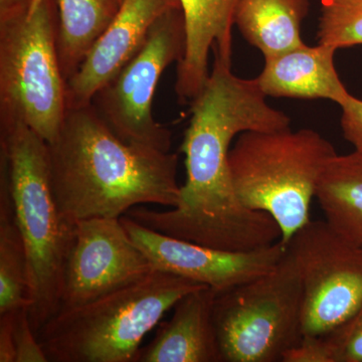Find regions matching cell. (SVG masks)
<instances>
[{
    "label": "cell",
    "mask_w": 362,
    "mask_h": 362,
    "mask_svg": "<svg viewBox=\"0 0 362 362\" xmlns=\"http://www.w3.org/2000/svg\"><path fill=\"white\" fill-rule=\"evenodd\" d=\"M257 78L237 77L232 63L214 56L201 93L192 102V118L180 151L187 180L171 211H143V225L202 246L249 252L270 244L277 233L268 214L252 211L235 194L228 154L235 138L247 131L289 128L291 119L267 102Z\"/></svg>",
    "instance_id": "1"
},
{
    "label": "cell",
    "mask_w": 362,
    "mask_h": 362,
    "mask_svg": "<svg viewBox=\"0 0 362 362\" xmlns=\"http://www.w3.org/2000/svg\"><path fill=\"white\" fill-rule=\"evenodd\" d=\"M47 147L52 192L71 223L180 202L177 154L123 141L92 104L68 109Z\"/></svg>",
    "instance_id": "2"
},
{
    "label": "cell",
    "mask_w": 362,
    "mask_h": 362,
    "mask_svg": "<svg viewBox=\"0 0 362 362\" xmlns=\"http://www.w3.org/2000/svg\"><path fill=\"white\" fill-rule=\"evenodd\" d=\"M0 164L4 166L16 223L28 256V311L35 333L61 310L66 263L76 223L66 220L54 199L49 147L21 123L0 126Z\"/></svg>",
    "instance_id": "3"
},
{
    "label": "cell",
    "mask_w": 362,
    "mask_h": 362,
    "mask_svg": "<svg viewBox=\"0 0 362 362\" xmlns=\"http://www.w3.org/2000/svg\"><path fill=\"white\" fill-rule=\"evenodd\" d=\"M204 287L154 271L89 303L59 311L37 332L52 362H138L144 337L188 293Z\"/></svg>",
    "instance_id": "4"
},
{
    "label": "cell",
    "mask_w": 362,
    "mask_h": 362,
    "mask_svg": "<svg viewBox=\"0 0 362 362\" xmlns=\"http://www.w3.org/2000/svg\"><path fill=\"white\" fill-rule=\"evenodd\" d=\"M334 146L312 129L247 131L228 154L230 176L247 209L270 214L289 240L310 221L312 201Z\"/></svg>",
    "instance_id": "5"
},
{
    "label": "cell",
    "mask_w": 362,
    "mask_h": 362,
    "mask_svg": "<svg viewBox=\"0 0 362 362\" xmlns=\"http://www.w3.org/2000/svg\"><path fill=\"white\" fill-rule=\"evenodd\" d=\"M66 111L54 0H33L25 13L0 21V126L23 124L49 143Z\"/></svg>",
    "instance_id": "6"
},
{
    "label": "cell",
    "mask_w": 362,
    "mask_h": 362,
    "mask_svg": "<svg viewBox=\"0 0 362 362\" xmlns=\"http://www.w3.org/2000/svg\"><path fill=\"white\" fill-rule=\"evenodd\" d=\"M303 289L292 255L271 271L216 295L214 321L223 362H282L302 332Z\"/></svg>",
    "instance_id": "7"
},
{
    "label": "cell",
    "mask_w": 362,
    "mask_h": 362,
    "mask_svg": "<svg viewBox=\"0 0 362 362\" xmlns=\"http://www.w3.org/2000/svg\"><path fill=\"white\" fill-rule=\"evenodd\" d=\"M185 49V16L176 7L162 14L141 49L93 97L98 115L123 141L170 151L171 132L154 119L152 102L162 74Z\"/></svg>",
    "instance_id": "8"
},
{
    "label": "cell",
    "mask_w": 362,
    "mask_h": 362,
    "mask_svg": "<svg viewBox=\"0 0 362 362\" xmlns=\"http://www.w3.org/2000/svg\"><path fill=\"white\" fill-rule=\"evenodd\" d=\"M303 289V335L325 337L362 306V247L326 221H310L288 243Z\"/></svg>",
    "instance_id": "9"
},
{
    "label": "cell",
    "mask_w": 362,
    "mask_h": 362,
    "mask_svg": "<svg viewBox=\"0 0 362 362\" xmlns=\"http://www.w3.org/2000/svg\"><path fill=\"white\" fill-rule=\"evenodd\" d=\"M154 271L151 262L131 239L120 218L78 221L66 263L59 311L89 303L138 282Z\"/></svg>",
    "instance_id": "10"
},
{
    "label": "cell",
    "mask_w": 362,
    "mask_h": 362,
    "mask_svg": "<svg viewBox=\"0 0 362 362\" xmlns=\"http://www.w3.org/2000/svg\"><path fill=\"white\" fill-rule=\"evenodd\" d=\"M120 220L156 270L207 286L218 295L271 271L286 251L280 240L255 251H223L156 232L126 214Z\"/></svg>",
    "instance_id": "11"
},
{
    "label": "cell",
    "mask_w": 362,
    "mask_h": 362,
    "mask_svg": "<svg viewBox=\"0 0 362 362\" xmlns=\"http://www.w3.org/2000/svg\"><path fill=\"white\" fill-rule=\"evenodd\" d=\"M176 7H181L180 0H123L114 20L66 81L68 109L90 104L98 90L141 49L156 21Z\"/></svg>",
    "instance_id": "12"
},
{
    "label": "cell",
    "mask_w": 362,
    "mask_h": 362,
    "mask_svg": "<svg viewBox=\"0 0 362 362\" xmlns=\"http://www.w3.org/2000/svg\"><path fill=\"white\" fill-rule=\"evenodd\" d=\"M187 30V49L177 64L175 93L192 103L209 76V57L232 63L233 16L238 0H180Z\"/></svg>",
    "instance_id": "13"
},
{
    "label": "cell",
    "mask_w": 362,
    "mask_h": 362,
    "mask_svg": "<svg viewBox=\"0 0 362 362\" xmlns=\"http://www.w3.org/2000/svg\"><path fill=\"white\" fill-rule=\"evenodd\" d=\"M216 295L204 286L181 298L173 317L140 349L138 362H223L214 321Z\"/></svg>",
    "instance_id": "14"
},
{
    "label": "cell",
    "mask_w": 362,
    "mask_h": 362,
    "mask_svg": "<svg viewBox=\"0 0 362 362\" xmlns=\"http://www.w3.org/2000/svg\"><path fill=\"white\" fill-rule=\"evenodd\" d=\"M337 51L330 45H303L266 59L257 81L267 97L329 100L340 106L351 94L338 76Z\"/></svg>",
    "instance_id": "15"
},
{
    "label": "cell",
    "mask_w": 362,
    "mask_h": 362,
    "mask_svg": "<svg viewBox=\"0 0 362 362\" xmlns=\"http://www.w3.org/2000/svg\"><path fill=\"white\" fill-rule=\"evenodd\" d=\"M310 0H238L233 23L243 37L270 59L305 45L301 26Z\"/></svg>",
    "instance_id": "16"
},
{
    "label": "cell",
    "mask_w": 362,
    "mask_h": 362,
    "mask_svg": "<svg viewBox=\"0 0 362 362\" xmlns=\"http://www.w3.org/2000/svg\"><path fill=\"white\" fill-rule=\"evenodd\" d=\"M316 199L325 221L362 247V153L333 157L319 181Z\"/></svg>",
    "instance_id": "17"
},
{
    "label": "cell",
    "mask_w": 362,
    "mask_h": 362,
    "mask_svg": "<svg viewBox=\"0 0 362 362\" xmlns=\"http://www.w3.org/2000/svg\"><path fill=\"white\" fill-rule=\"evenodd\" d=\"M58 52L66 81L78 71L120 9L121 0H56Z\"/></svg>",
    "instance_id": "18"
},
{
    "label": "cell",
    "mask_w": 362,
    "mask_h": 362,
    "mask_svg": "<svg viewBox=\"0 0 362 362\" xmlns=\"http://www.w3.org/2000/svg\"><path fill=\"white\" fill-rule=\"evenodd\" d=\"M28 306V256L16 223L6 170L0 164V315Z\"/></svg>",
    "instance_id": "19"
},
{
    "label": "cell",
    "mask_w": 362,
    "mask_h": 362,
    "mask_svg": "<svg viewBox=\"0 0 362 362\" xmlns=\"http://www.w3.org/2000/svg\"><path fill=\"white\" fill-rule=\"evenodd\" d=\"M317 42L337 49L362 45V0H321Z\"/></svg>",
    "instance_id": "20"
},
{
    "label": "cell",
    "mask_w": 362,
    "mask_h": 362,
    "mask_svg": "<svg viewBox=\"0 0 362 362\" xmlns=\"http://www.w3.org/2000/svg\"><path fill=\"white\" fill-rule=\"evenodd\" d=\"M337 362H362V306L356 315L339 328L325 335Z\"/></svg>",
    "instance_id": "21"
},
{
    "label": "cell",
    "mask_w": 362,
    "mask_h": 362,
    "mask_svg": "<svg viewBox=\"0 0 362 362\" xmlns=\"http://www.w3.org/2000/svg\"><path fill=\"white\" fill-rule=\"evenodd\" d=\"M14 343H16V362H47L37 333L30 324L28 308L16 312L14 319Z\"/></svg>",
    "instance_id": "22"
},
{
    "label": "cell",
    "mask_w": 362,
    "mask_h": 362,
    "mask_svg": "<svg viewBox=\"0 0 362 362\" xmlns=\"http://www.w3.org/2000/svg\"><path fill=\"white\" fill-rule=\"evenodd\" d=\"M282 362H337L334 351L326 337L303 335L296 346L288 350Z\"/></svg>",
    "instance_id": "23"
},
{
    "label": "cell",
    "mask_w": 362,
    "mask_h": 362,
    "mask_svg": "<svg viewBox=\"0 0 362 362\" xmlns=\"http://www.w3.org/2000/svg\"><path fill=\"white\" fill-rule=\"evenodd\" d=\"M339 107L343 137L354 147V151L362 153V100L350 95Z\"/></svg>",
    "instance_id": "24"
},
{
    "label": "cell",
    "mask_w": 362,
    "mask_h": 362,
    "mask_svg": "<svg viewBox=\"0 0 362 362\" xmlns=\"http://www.w3.org/2000/svg\"><path fill=\"white\" fill-rule=\"evenodd\" d=\"M16 312H7L0 315V362H16L14 343Z\"/></svg>",
    "instance_id": "25"
},
{
    "label": "cell",
    "mask_w": 362,
    "mask_h": 362,
    "mask_svg": "<svg viewBox=\"0 0 362 362\" xmlns=\"http://www.w3.org/2000/svg\"><path fill=\"white\" fill-rule=\"evenodd\" d=\"M33 0H0V21L20 16L30 6Z\"/></svg>",
    "instance_id": "26"
},
{
    "label": "cell",
    "mask_w": 362,
    "mask_h": 362,
    "mask_svg": "<svg viewBox=\"0 0 362 362\" xmlns=\"http://www.w3.org/2000/svg\"><path fill=\"white\" fill-rule=\"evenodd\" d=\"M122 1H123V0H121V2H122Z\"/></svg>",
    "instance_id": "27"
}]
</instances>
